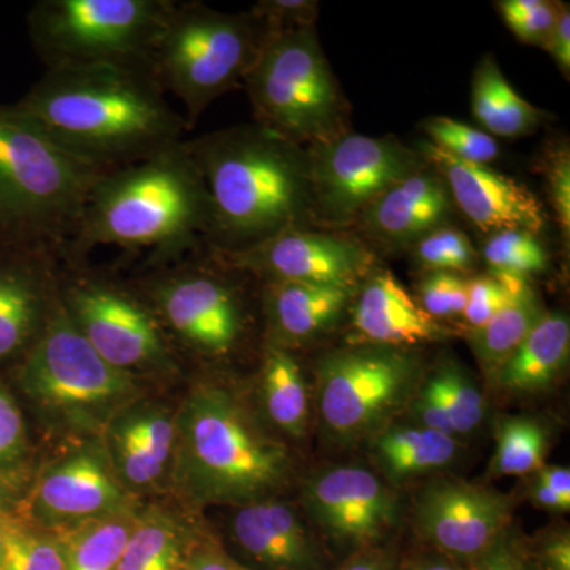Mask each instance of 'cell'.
<instances>
[{
	"mask_svg": "<svg viewBox=\"0 0 570 570\" xmlns=\"http://www.w3.org/2000/svg\"><path fill=\"white\" fill-rule=\"evenodd\" d=\"M28 453L22 412L9 390L0 384V478L10 475Z\"/></svg>",
	"mask_w": 570,
	"mask_h": 570,
	"instance_id": "cell-41",
	"label": "cell"
},
{
	"mask_svg": "<svg viewBox=\"0 0 570 570\" xmlns=\"http://www.w3.org/2000/svg\"><path fill=\"white\" fill-rule=\"evenodd\" d=\"M264 306L268 344L303 346L333 328L343 317L356 287L335 284L264 281Z\"/></svg>",
	"mask_w": 570,
	"mask_h": 570,
	"instance_id": "cell-24",
	"label": "cell"
},
{
	"mask_svg": "<svg viewBox=\"0 0 570 570\" xmlns=\"http://www.w3.org/2000/svg\"><path fill=\"white\" fill-rule=\"evenodd\" d=\"M453 208L448 184L426 164L374 200L358 223L379 242L415 245L423 236L444 227Z\"/></svg>",
	"mask_w": 570,
	"mask_h": 570,
	"instance_id": "cell-23",
	"label": "cell"
},
{
	"mask_svg": "<svg viewBox=\"0 0 570 570\" xmlns=\"http://www.w3.org/2000/svg\"><path fill=\"white\" fill-rule=\"evenodd\" d=\"M396 570H469L463 562L445 557L436 550L423 551L415 557L397 562Z\"/></svg>",
	"mask_w": 570,
	"mask_h": 570,
	"instance_id": "cell-49",
	"label": "cell"
},
{
	"mask_svg": "<svg viewBox=\"0 0 570 570\" xmlns=\"http://www.w3.org/2000/svg\"><path fill=\"white\" fill-rule=\"evenodd\" d=\"M105 450L126 490L153 489L171 471L176 415L157 404L134 403L111 420Z\"/></svg>",
	"mask_w": 570,
	"mask_h": 570,
	"instance_id": "cell-20",
	"label": "cell"
},
{
	"mask_svg": "<svg viewBox=\"0 0 570 570\" xmlns=\"http://www.w3.org/2000/svg\"><path fill=\"white\" fill-rule=\"evenodd\" d=\"M171 2L40 0L28 14L29 37L48 70L82 66L145 69Z\"/></svg>",
	"mask_w": 570,
	"mask_h": 570,
	"instance_id": "cell-10",
	"label": "cell"
},
{
	"mask_svg": "<svg viewBox=\"0 0 570 570\" xmlns=\"http://www.w3.org/2000/svg\"><path fill=\"white\" fill-rule=\"evenodd\" d=\"M468 285L469 279L456 273L430 272L420 281L417 303L434 321L463 316Z\"/></svg>",
	"mask_w": 570,
	"mask_h": 570,
	"instance_id": "cell-40",
	"label": "cell"
},
{
	"mask_svg": "<svg viewBox=\"0 0 570 570\" xmlns=\"http://www.w3.org/2000/svg\"><path fill=\"white\" fill-rule=\"evenodd\" d=\"M250 13L264 26L266 36L316 28L318 2L316 0H261Z\"/></svg>",
	"mask_w": 570,
	"mask_h": 570,
	"instance_id": "cell-42",
	"label": "cell"
},
{
	"mask_svg": "<svg viewBox=\"0 0 570 570\" xmlns=\"http://www.w3.org/2000/svg\"><path fill=\"white\" fill-rule=\"evenodd\" d=\"M13 489V485L9 483V475L6 478H0V517H9L14 515L10 509V491Z\"/></svg>",
	"mask_w": 570,
	"mask_h": 570,
	"instance_id": "cell-52",
	"label": "cell"
},
{
	"mask_svg": "<svg viewBox=\"0 0 570 570\" xmlns=\"http://www.w3.org/2000/svg\"><path fill=\"white\" fill-rule=\"evenodd\" d=\"M528 498L535 508L551 510V512H569L570 510V502L558 497L538 479L531 480L530 487H528Z\"/></svg>",
	"mask_w": 570,
	"mask_h": 570,
	"instance_id": "cell-50",
	"label": "cell"
},
{
	"mask_svg": "<svg viewBox=\"0 0 570 570\" xmlns=\"http://www.w3.org/2000/svg\"><path fill=\"white\" fill-rule=\"evenodd\" d=\"M208 224V189L183 140L100 175L59 257L82 264L97 246H116L127 253L146 249V265L164 264L204 246Z\"/></svg>",
	"mask_w": 570,
	"mask_h": 570,
	"instance_id": "cell-3",
	"label": "cell"
},
{
	"mask_svg": "<svg viewBox=\"0 0 570 570\" xmlns=\"http://www.w3.org/2000/svg\"><path fill=\"white\" fill-rule=\"evenodd\" d=\"M423 129L430 142L456 159L489 165L498 157L499 145L491 135L448 116L428 118Z\"/></svg>",
	"mask_w": 570,
	"mask_h": 570,
	"instance_id": "cell-36",
	"label": "cell"
},
{
	"mask_svg": "<svg viewBox=\"0 0 570 570\" xmlns=\"http://www.w3.org/2000/svg\"><path fill=\"white\" fill-rule=\"evenodd\" d=\"M396 568L395 554L387 549L376 547V549L358 551L340 570H396Z\"/></svg>",
	"mask_w": 570,
	"mask_h": 570,
	"instance_id": "cell-48",
	"label": "cell"
},
{
	"mask_svg": "<svg viewBox=\"0 0 570 570\" xmlns=\"http://www.w3.org/2000/svg\"><path fill=\"white\" fill-rule=\"evenodd\" d=\"M186 528L159 508L140 512L118 570H181L193 547Z\"/></svg>",
	"mask_w": 570,
	"mask_h": 570,
	"instance_id": "cell-31",
	"label": "cell"
},
{
	"mask_svg": "<svg viewBox=\"0 0 570 570\" xmlns=\"http://www.w3.org/2000/svg\"><path fill=\"white\" fill-rule=\"evenodd\" d=\"M59 261L56 247L0 246V363L21 362L55 314Z\"/></svg>",
	"mask_w": 570,
	"mask_h": 570,
	"instance_id": "cell-18",
	"label": "cell"
},
{
	"mask_svg": "<svg viewBox=\"0 0 570 570\" xmlns=\"http://www.w3.org/2000/svg\"><path fill=\"white\" fill-rule=\"evenodd\" d=\"M243 553L264 570H324L325 553L292 505L275 498L242 505L230 524Z\"/></svg>",
	"mask_w": 570,
	"mask_h": 570,
	"instance_id": "cell-21",
	"label": "cell"
},
{
	"mask_svg": "<svg viewBox=\"0 0 570 570\" xmlns=\"http://www.w3.org/2000/svg\"><path fill=\"white\" fill-rule=\"evenodd\" d=\"M6 236H3L2 228H0V246L6 245Z\"/></svg>",
	"mask_w": 570,
	"mask_h": 570,
	"instance_id": "cell-54",
	"label": "cell"
},
{
	"mask_svg": "<svg viewBox=\"0 0 570 570\" xmlns=\"http://www.w3.org/2000/svg\"><path fill=\"white\" fill-rule=\"evenodd\" d=\"M371 452L382 474L393 483L449 468L460 453L459 439L419 423H390L371 439Z\"/></svg>",
	"mask_w": 570,
	"mask_h": 570,
	"instance_id": "cell-27",
	"label": "cell"
},
{
	"mask_svg": "<svg viewBox=\"0 0 570 570\" xmlns=\"http://www.w3.org/2000/svg\"><path fill=\"white\" fill-rule=\"evenodd\" d=\"M569 354V317L562 313H547L491 379L502 392L534 395L549 389L560 376L568 365Z\"/></svg>",
	"mask_w": 570,
	"mask_h": 570,
	"instance_id": "cell-26",
	"label": "cell"
},
{
	"mask_svg": "<svg viewBox=\"0 0 570 570\" xmlns=\"http://www.w3.org/2000/svg\"><path fill=\"white\" fill-rule=\"evenodd\" d=\"M513 521L512 499L490 487L438 479L415 501V530L431 550L469 564Z\"/></svg>",
	"mask_w": 570,
	"mask_h": 570,
	"instance_id": "cell-16",
	"label": "cell"
},
{
	"mask_svg": "<svg viewBox=\"0 0 570 570\" xmlns=\"http://www.w3.org/2000/svg\"><path fill=\"white\" fill-rule=\"evenodd\" d=\"M138 517L140 512L130 504L110 515L59 532L66 570H118Z\"/></svg>",
	"mask_w": 570,
	"mask_h": 570,
	"instance_id": "cell-30",
	"label": "cell"
},
{
	"mask_svg": "<svg viewBox=\"0 0 570 570\" xmlns=\"http://www.w3.org/2000/svg\"><path fill=\"white\" fill-rule=\"evenodd\" d=\"M551 202L562 236H570V157L568 151H560L551 157L547 167Z\"/></svg>",
	"mask_w": 570,
	"mask_h": 570,
	"instance_id": "cell-44",
	"label": "cell"
},
{
	"mask_svg": "<svg viewBox=\"0 0 570 570\" xmlns=\"http://www.w3.org/2000/svg\"><path fill=\"white\" fill-rule=\"evenodd\" d=\"M423 377L411 347L352 344L318 358V417L341 444L373 439L407 409Z\"/></svg>",
	"mask_w": 570,
	"mask_h": 570,
	"instance_id": "cell-11",
	"label": "cell"
},
{
	"mask_svg": "<svg viewBox=\"0 0 570 570\" xmlns=\"http://www.w3.org/2000/svg\"><path fill=\"white\" fill-rule=\"evenodd\" d=\"M145 272L140 294L171 347L175 341L208 358L234 354L249 325L234 266L204 245Z\"/></svg>",
	"mask_w": 570,
	"mask_h": 570,
	"instance_id": "cell-9",
	"label": "cell"
},
{
	"mask_svg": "<svg viewBox=\"0 0 570 570\" xmlns=\"http://www.w3.org/2000/svg\"><path fill=\"white\" fill-rule=\"evenodd\" d=\"M469 570H539L530 542L510 524L508 530L468 564Z\"/></svg>",
	"mask_w": 570,
	"mask_h": 570,
	"instance_id": "cell-43",
	"label": "cell"
},
{
	"mask_svg": "<svg viewBox=\"0 0 570 570\" xmlns=\"http://www.w3.org/2000/svg\"><path fill=\"white\" fill-rule=\"evenodd\" d=\"M534 287L513 298L482 328L469 330V343L489 376L498 370L546 316Z\"/></svg>",
	"mask_w": 570,
	"mask_h": 570,
	"instance_id": "cell-32",
	"label": "cell"
},
{
	"mask_svg": "<svg viewBox=\"0 0 570 570\" xmlns=\"http://www.w3.org/2000/svg\"><path fill=\"white\" fill-rule=\"evenodd\" d=\"M265 39L249 10L224 13L174 0L145 69L165 94L181 100L190 129L209 105L243 86Z\"/></svg>",
	"mask_w": 570,
	"mask_h": 570,
	"instance_id": "cell-6",
	"label": "cell"
},
{
	"mask_svg": "<svg viewBox=\"0 0 570 570\" xmlns=\"http://www.w3.org/2000/svg\"><path fill=\"white\" fill-rule=\"evenodd\" d=\"M532 287L530 277L493 273L469 279L468 303L463 317L469 330L482 328L502 307Z\"/></svg>",
	"mask_w": 570,
	"mask_h": 570,
	"instance_id": "cell-37",
	"label": "cell"
},
{
	"mask_svg": "<svg viewBox=\"0 0 570 570\" xmlns=\"http://www.w3.org/2000/svg\"><path fill=\"white\" fill-rule=\"evenodd\" d=\"M0 570H66L59 534L40 530L10 515L6 519V543Z\"/></svg>",
	"mask_w": 570,
	"mask_h": 570,
	"instance_id": "cell-34",
	"label": "cell"
},
{
	"mask_svg": "<svg viewBox=\"0 0 570 570\" xmlns=\"http://www.w3.org/2000/svg\"><path fill=\"white\" fill-rule=\"evenodd\" d=\"M181 570H253L228 557L217 543L195 542L183 562Z\"/></svg>",
	"mask_w": 570,
	"mask_h": 570,
	"instance_id": "cell-46",
	"label": "cell"
},
{
	"mask_svg": "<svg viewBox=\"0 0 570 570\" xmlns=\"http://www.w3.org/2000/svg\"><path fill=\"white\" fill-rule=\"evenodd\" d=\"M420 154L448 184L453 205L480 230H523L538 236L546 227L543 206L524 184L489 165L456 159L430 141L422 142Z\"/></svg>",
	"mask_w": 570,
	"mask_h": 570,
	"instance_id": "cell-19",
	"label": "cell"
},
{
	"mask_svg": "<svg viewBox=\"0 0 570 570\" xmlns=\"http://www.w3.org/2000/svg\"><path fill=\"white\" fill-rule=\"evenodd\" d=\"M316 227H346L390 187L425 167L422 154L395 137L347 132L307 148Z\"/></svg>",
	"mask_w": 570,
	"mask_h": 570,
	"instance_id": "cell-13",
	"label": "cell"
},
{
	"mask_svg": "<svg viewBox=\"0 0 570 570\" xmlns=\"http://www.w3.org/2000/svg\"><path fill=\"white\" fill-rule=\"evenodd\" d=\"M550 52L551 58L557 62L558 69L561 70L566 78L570 73V10L568 3H562L560 14H558L557 24L550 33L546 48Z\"/></svg>",
	"mask_w": 570,
	"mask_h": 570,
	"instance_id": "cell-47",
	"label": "cell"
},
{
	"mask_svg": "<svg viewBox=\"0 0 570 570\" xmlns=\"http://www.w3.org/2000/svg\"><path fill=\"white\" fill-rule=\"evenodd\" d=\"M532 558L539 570H570V534L554 530L530 543Z\"/></svg>",
	"mask_w": 570,
	"mask_h": 570,
	"instance_id": "cell-45",
	"label": "cell"
},
{
	"mask_svg": "<svg viewBox=\"0 0 570 570\" xmlns=\"http://www.w3.org/2000/svg\"><path fill=\"white\" fill-rule=\"evenodd\" d=\"M549 433L539 420L530 417L502 419L497 428V448L490 472L497 478H520L534 474L546 464Z\"/></svg>",
	"mask_w": 570,
	"mask_h": 570,
	"instance_id": "cell-33",
	"label": "cell"
},
{
	"mask_svg": "<svg viewBox=\"0 0 570 570\" xmlns=\"http://www.w3.org/2000/svg\"><path fill=\"white\" fill-rule=\"evenodd\" d=\"M534 479L542 482L543 485L549 487L551 491L558 494V497L570 502V471L569 468L560 466H546L538 469L534 472Z\"/></svg>",
	"mask_w": 570,
	"mask_h": 570,
	"instance_id": "cell-51",
	"label": "cell"
},
{
	"mask_svg": "<svg viewBox=\"0 0 570 570\" xmlns=\"http://www.w3.org/2000/svg\"><path fill=\"white\" fill-rule=\"evenodd\" d=\"M415 423L455 439L469 436L487 417V400L474 377L455 362L423 374L409 404Z\"/></svg>",
	"mask_w": 570,
	"mask_h": 570,
	"instance_id": "cell-25",
	"label": "cell"
},
{
	"mask_svg": "<svg viewBox=\"0 0 570 570\" xmlns=\"http://www.w3.org/2000/svg\"><path fill=\"white\" fill-rule=\"evenodd\" d=\"M187 145L208 189L213 253H246L292 228H316L306 148L254 122Z\"/></svg>",
	"mask_w": 570,
	"mask_h": 570,
	"instance_id": "cell-2",
	"label": "cell"
},
{
	"mask_svg": "<svg viewBox=\"0 0 570 570\" xmlns=\"http://www.w3.org/2000/svg\"><path fill=\"white\" fill-rule=\"evenodd\" d=\"M171 475L179 493L195 504L242 508L285 489L294 460L239 397L206 384L176 414Z\"/></svg>",
	"mask_w": 570,
	"mask_h": 570,
	"instance_id": "cell-4",
	"label": "cell"
},
{
	"mask_svg": "<svg viewBox=\"0 0 570 570\" xmlns=\"http://www.w3.org/2000/svg\"><path fill=\"white\" fill-rule=\"evenodd\" d=\"M303 504L326 538L356 551L381 546L396 530L401 517L395 490L360 466L317 472L305 483Z\"/></svg>",
	"mask_w": 570,
	"mask_h": 570,
	"instance_id": "cell-15",
	"label": "cell"
},
{
	"mask_svg": "<svg viewBox=\"0 0 570 570\" xmlns=\"http://www.w3.org/2000/svg\"><path fill=\"white\" fill-rule=\"evenodd\" d=\"M562 2L550 0H502L499 13L513 36L523 43L546 48L557 24Z\"/></svg>",
	"mask_w": 570,
	"mask_h": 570,
	"instance_id": "cell-39",
	"label": "cell"
},
{
	"mask_svg": "<svg viewBox=\"0 0 570 570\" xmlns=\"http://www.w3.org/2000/svg\"><path fill=\"white\" fill-rule=\"evenodd\" d=\"M415 261L428 272H469L478 262L466 234L453 227H439L420 238L414 246Z\"/></svg>",
	"mask_w": 570,
	"mask_h": 570,
	"instance_id": "cell-38",
	"label": "cell"
},
{
	"mask_svg": "<svg viewBox=\"0 0 570 570\" xmlns=\"http://www.w3.org/2000/svg\"><path fill=\"white\" fill-rule=\"evenodd\" d=\"M483 261L493 273L530 277L543 272L549 255L538 236L523 230L493 232L482 249Z\"/></svg>",
	"mask_w": 570,
	"mask_h": 570,
	"instance_id": "cell-35",
	"label": "cell"
},
{
	"mask_svg": "<svg viewBox=\"0 0 570 570\" xmlns=\"http://www.w3.org/2000/svg\"><path fill=\"white\" fill-rule=\"evenodd\" d=\"M134 504L100 442L82 445L50 464L33 483L18 519L56 532Z\"/></svg>",
	"mask_w": 570,
	"mask_h": 570,
	"instance_id": "cell-14",
	"label": "cell"
},
{
	"mask_svg": "<svg viewBox=\"0 0 570 570\" xmlns=\"http://www.w3.org/2000/svg\"><path fill=\"white\" fill-rule=\"evenodd\" d=\"M219 255L258 279L346 287H356L374 266V254L358 239L317 228H292L246 253Z\"/></svg>",
	"mask_w": 570,
	"mask_h": 570,
	"instance_id": "cell-17",
	"label": "cell"
},
{
	"mask_svg": "<svg viewBox=\"0 0 570 570\" xmlns=\"http://www.w3.org/2000/svg\"><path fill=\"white\" fill-rule=\"evenodd\" d=\"M62 264L70 273L59 279L63 311L105 362L134 376L174 367V347L141 294L92 276L82 264Z\"/></svg>",
	"mask_w": 570,
	"mask_h": 570,
	"instance_id": "cell-12",
	"label": "cell"
},
{
	"mask_svg": "<svg viewBox=\"0 0 570 570\" xmlns=\"http://www.w3.org/2000/svg\"><path fill=\"white\" fill-rule=\"evenodd\" d=\"M471 96L472 115L491 137H523L542 122V111L510 86L493 56L475 67Z\"/></svg>",
	"mask_w": 570,
	"mask_h": 570,
	"instance_id": "cell-28",
	"label": "cell"
},
{
	"mask_svg": "<svg viewBox=\"0 0 570 570\" xmlns=\"http://www.w3.org/2000/svg\"><path fill=\"white\" fill-rule=\"evenodd\" d=\"M145 69L62 67L14 104L59 146L100 171L148 159L184 140L186 119Z\"/></svg>",
	"mask_w": 570,
	"mask_h": 570,
	"instance_id": "cell-1",
	"label": "cell"
},
{
	"mask_svg": "<svg viewBox=\"0 0 570 570\" xmlns=\"http://www.w3.org/2000/svg\"><path fill=\"white\" fill-rule=\"evenodd\" d=\"M354 298L352 325L356 336L352 344L411 347L450 335L390 272H371Z\"/></svg>",
	"mask_w": 570,
	"mask_h": 570,
	"instance_id": "cell-22",
	"label": "cell"
},
{
	"mask_svg": "<svg viewBox=\"0 0 570 570\" xmlns=\"http://www.w3.org/2000/svg\"><path fill=\"white\" fill-rule=\"evenodd\" d=\"M22 392L56 426L104 434L124 409L137 403L134 374L105 362L61 305L17 367Z\"/></svg>",
	"mask_w": 570,
	"mask_h": 570,
	"instance_id": "cell-8",
	"label": "cell"
},
{
	"mask_svg": "<svg viewBox=\"0 0 570 570\" xmlns=\"http://www.w3.org/2000/svg\"><path fill=\"white\" fill-rule=\"evenodd\" d=\"M6 519L7 517H0V566H2L3 543H6Z\"/></svg>",
	"mask_w": 570,
	"mask_h": 570,
	"instance_id": "cell-53",
	"label": "cell"
},
{
	"mask_svg": "<svg viewBox=\"0 0 570 570\" xmlns=\"http://www.w3.org/2000/svg\"><path fill=\"white\" fill-rule=\"evenodd\" d=\"M243 86L254 124L296 146L313 148L348 132L351 104L316 28L266 36Z\"/></svg>",
	"mask_w": 570,
	"mask_h": 570,
	"instance_id": "cell-7",
	"label": "cell"
},
{
	"mask_svg": "<svg viewBox=\"0 0 570 570\" xmlns=\"http://www.w3.org/2000/svg\"><path fill=\"white\" fill-rule=\"evenodd\" d=\"M262 403L269 422L287 436L305 438L309 395L298 360L284 347L266 344L262 365Z\"/></svg>",
	"mask_w": 570,
	"mask_h": 570,
	"instance_id": "cell-29",
	"label": "cell"
},
{
	"mask_svg": "<svg viewBox=\"0 0 570 570\" xmlns=\"http://www.w3.org/2000/svg\"><path fill=\"white\" fill-rule=\"evenodd\" d=\"M102 174L63 151L17 105H0V228L7 243L61 250Z\"/></svg>",
	"mask_w": 570,
	"mask_h": 570,
	"instance_id": "cell-5",
	"label": "cell"
}]
</instances>
